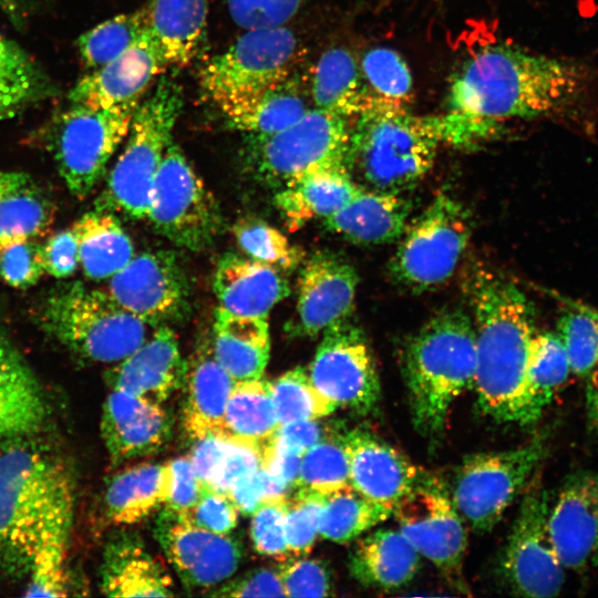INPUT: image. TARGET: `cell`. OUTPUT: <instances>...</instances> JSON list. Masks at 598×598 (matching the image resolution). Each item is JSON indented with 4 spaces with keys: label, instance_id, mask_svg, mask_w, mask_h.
<instances>
[{
    "label": "cell",
    "instance_id": "obj_58",
    "mask_svg": "<svg viewBox=\"0 0 598 598\" xmlns=\"http://www.w3.org/2000/svg\"><path fill=\"white\" fill-rule=\"evenodd\" d=\"M171 483L165 507L179 514H187L198 501L204 483L195 472L188 456L168 462Z\"/></svg>",
    "mask_w": 598,
    "mask_h": 598
},
{
    "label": "cell",
    "instance_id": "obj_22",
    "mask_svg": "<svg viewBox=\"0 0 598 598\" xmlns=\"http://www.w3.org/2000/svg\"><path fill=\"white\" fill-rule=\"evenodd\" d=\"M350 485L369 499L394 508L417 483L422 473L400 451L363 429L341 434Z\"/></svg>",
    "mask_w": 598,
    "mask_h": 598
},
{
    "label": "cell",
    "instance_id": "obj_55",
    "mask_svg": "<svg viewBox=\"0 0 598 598\" xmlns=\"http://www.w3.org/2000/svg\"><path fill=\"white\" fill-rule=\"evenodd\" d=\"M185 516L200 528L228 535L237 525L238 509L227 493L204 485L198 501Z\"/></svg>",
    "mask_w": 598,
    "mask_h": 598
},
{
    "label": "cell",
    "instance_id": "obj_20",
    "mask_svg": "<svg viewBox=\"0 0 598 598\" xmlns=\"http://www.w3.org/2000/svg\"><path fill=\"white\" fill-rule=\"evenodd\" d=\"M548 530L565 567L598 568V474L579 471L566 477L548 512Z\"/></svg>",
    "mask_w": 598,
    "mask_h": 598
},
{
    "label": "cell",
    "instance_id": "obj_50",
    "mask_svg": "<svg viewBox=\"0 0 598 598\" xmlns=\"http://www.w3.org/2000/svg\"><path fill=\"white\" fill-rule=\"evenodd\" d=\"M288 497L285 535L290 557L307 556L319 536V519L326 494L297 487Z\"/></svg>",
    "mask_w": 598,
    "mask_h": 598
},
{
    "label": "cell",
    "instance_id": "obj_59",
    "mask_svg": "<svg viewBox=\"0 0 598 598\" xmlns=\"http://www.w3.org/2000/svg\"><path fill=\"white\" fill-rule=\"evenodd\" d=\"M45 272L58 279L74 275L80 265L79 247L71 229L53 234L42 244Z\"/></svg>",
    "mask_w": 598,
    "mask_h": 598
},
{
    "label": "cell",
    "instance_id": "obj_56",
    "mask_svg": "<svg viewBox=\"0 0 598 598\" xmlns=\"http://www.w3.org/2000/svg\"><path fill=\"white\" fill-rule=\"evenodd\" d=\"M214 597H286L277 568H255L210 590Z\"/></svg>",
    "mask_w": 598,
    "mask_h": 598
},
{
    "label": "cell",
    "instance_id": "obj_23",
    "mask_svg": "<svg viewBox=\"0 0 598 598\" xmlns=\"http://www.w3.org/2000/svg\"><path fill=\"white\" fill-rule=\"evenodd\" d=\"M167 68L148 30L124 53L82 76L71 103L115 106L140 102L152 81Z\"/></svg>",
    "mask_w": 598,
    "mask_h": 598
},
{
    "label": "cell",
    "instance_id": "obj_16",
    "mask_svg": "<svg viewBox=\"0 0 598 598\" xmlns=\"http://www.w3.org/2000/svg\"><path fill=\"white\" fill-rule=\"evenodd\" d=\"M549 499L538 483L526 492L501 560L506 586L523 597L557 596L565 581L548 530Z\"/></svg>",
    "mask_w": 598,
    "mask_h": 598
},
{
    "label": "cell",
    "instance_id": "obj_54",
    "mask_svg": "<svg viewBox=\"0 0 598 598\" xmlns=\"http://www.w3.org/2000/svg\"><path fill=\"white\" fill-rule=\"evenodd\" d=\"M301 0H227L233 21L245 30L282 27Z\"/></svg>",
    "mask_w": 598,
    "mask_h": 598
},
{
    "label": "cell",
    "instance_id": "obj_5",
    "mask_svg": "<svg viewBox=\"0 0 598 598\" xmlns=\"http://www.w3.org/2000/svg\"><path fill=\"white\" fill-rule=\"evenodd\" d=\"M355 117L346 166L360 187L402 194L423 179L441 143L435 116L370 95Z\"/></svg>",
    "mask_w": 598,
    "mask_h": 598
},
{
    "label": "cell",
    "instance_id": "obj_4",
    "mask_svg": "<svg viewBox=\"0 0 598 598\" xmlns=\"http://www.w3.org/2000/svg\"><path fill=\"white\" fill-rule=\"evenodd\" d=\"M475 367V328L462 309L437 313L406 342L402 373L412 422L421 435L442 433L452 404L473 389Z\"/></svg>",
    "mask_w": 598,
    "mask_h": 598
},
{
    "label": "cell",
    "instance_id": "obj_29",
    "mask_svg": "<svg viewBox=\"0 0 598 598\" xmlns=\"http://www.w3.org/2000/svg\"><path fill=\"white\" fill-rule=\"evenodd\" d=\"M411 209L402 194L361 187L341 209L323 219V225L355 245H384L402 236Z\"/></svg>",
    "mask_w": 598,
    "mask_h": 598
},
{
    "label": "cell",
    "instance_id": "obj_19",
    "mask_svg": "<svg viewBox=\"0 0 598 598\" xmlns=\"http://www.w3.org/2000/svg\"><path fill=\"white\" fill-rule=\"evenodd\" d=\"M359 276L343 256L319 250L303 264L298 278L293 337H316L332 324L351 316Z\"/></svg>",
    "mask_w": 598,
    "mask_h": 598
},
{
    "label": "cell",
    "instance_id": "obj_10",
    "mask_svg": "<svg viewBox=\"0 0 598 598\" xmlns=\"http://www.w3.org/2000/svg\"><path fill=\"white\" fill-rule=\"evenodd\" d=\"M471 236L462 204L440 193L408 224L390 259V275L415 292L445 282L455 271Z\"/></svg>",
    "mask_w": 598,
    "mask_h": 598
},
{
    "label": "cell",
    "instance_id": "obj_62",
    "mask_svg": "<svg viewBox=\"0 0 598 598\" xmlns=\"http://www.w3.org/2000/svg\"><path fill=\"white\" fill-rule=\"evenodd\" d=\"M318 420H301L281 425L275 439L283 446L305 454L326 435Z\"/></svg>",
    "mask_w": 598,
    "mask_h": 598
},
{
    "label": "cell",
    "instance_id": "obj_61",
    "mask_svg": "<svg viewBox=\"0 0 598 598\" xmlns=\"http://www.w3.org/2000/svg\"><path fill=\"white\" fill-rule=\"evenodd\" d=\"M227 494L235 503L238 512L251 515L268 497L266 474L261 466L238 478Z\"/></svg>",
    "mask_w": 598,
    "mask_h": 598
},
{
    "label": "cell",
    "instance_id": "obj_44",
    "mask_svg": "<svg viewBox=\"0 0 598 598\" xmlns=\"http://www.w3.org/2000/svg\"><path fill=\"white\" fill-rule=\"evenodd\" d=\"M571 372L566 349L557 332H535L529 349L528 384L542 414Z\"/></svg>",
    "mask_w": 598,
    "mask_h": 598
},
{
    "label": "cell",
    "instance_id": "obj_12",
    "mask_svg": "<svg viewBox=\"0 0 598 598\" xmlns=\"http://www.w3.org/2000/svg\"><path fill=\"white\" fill-rule=\"evenodd\" d=\"M297 39L285 25L246 30L200 72V85L217 105L274 85L289 75Z\"/></svg>",
    "mask_w": 598,
    "mask_h": 598
},
{
    "label": "cell",
    "instance_id": "obj_60",
    "mask_svg": "<svg viewBox=\"0 0 598 598\" xmlns=\"http://www.w3.org/2000/svg\"><path fill=\"white\" fill-rule=\"evenodd\" d=\"M189 460L200 481L212 486L228 447V437L221 433H210L193 441Z\"/></svg>",
    "mask_w": 598,
    "mask_h": 598
},
{
    "label": "cell",
    "instance_id": "obj_49",
    "mask_svg": "<svg viewBox=\"0 0 598 598\" xmlns=\"http://www.w3.org/2000/svg\"><path fill=\"white\" fill-rule=\"evenodd\" d=\"M557 333L571 372L586 378L598 363V312L574 305L559 318Z\"/></svg>",
    "mask_w": 598,
    "mask_h": 598
},
{
    "label": "cell",
    "instance_id": "obj_24",
    "mask_svg": "<svg viewBox=\"0 0 598 598\" xmlns=\"http://www.w3.org/2000/svg\"><path fill=\"white\" fill-rule=\"evenodd\" d=\"M185 372L186 360L177 337L168 324H163L133 353L109 369L105 377L111 390L162 403L182 388Z\"/></svg>",
    "mask_w": 598,
    "mask_h": 598
},
{
    "label": "cell",
    "instance_id": "obj_27",
    "mask_svg": "<svg viewBox=\"0 0 598 598\" xmlns=\"http://www.w3.org/2000/svg\"><path fill=\"white\" fill-rule=\"evenodd\" d=\"M213 289L219 307L248 317H267L274 306L290 292L289 283L279 269L233 252L219 259Z\"/></svg>",
    "mask_w": 598,
    "mask_h": 598
},
{
    "label": "cell",
    "instance_id": "obj_41",
    "mask_svg": "<svg viewBox=\"0 0 598 598\" xmlns=\"http://www.w3.org/2000/svg\"><path fill=\"white\" fill-rule=\"evenodd\" d=\"M52 93V83L37 62L0 33V122Z\"/></svg>",
    "mask_w": 598,
    "mask_h": 598
},
{
    "label": "cell",
    "instance_id": "obj_34",
    "mask_svg": "<svg viewBox=\"0 0 598 598\" xmlns=\"http://www.w3.org/2000/svg\"><path fill=\"white\" fill-rule=\"evenodd\" d=\"M229 124L252 137L277 133L298 121L307 103L296 79H287L218 106Z\"/></svg>",
    "mask_w": 598,
    "mask_h": 598
},
{
    "label": "cell",
    "instance_id": "obj_30",
    "mask_svg": "<svg viewBox=\"0 0 598 598\" xmlns=\"http://www.w3.org/2000/svg\"><path fill=\"white\" fill-rule=\"evenodd\" d=\"M361 187L346 164L309 171L279 188L275 203L288 228L295 230L313 218H328L341 209Z\"/></svg>",
    "mask_w": 598,
    "mask_h": 598
},
{
    "label": "cell",
    "instance_id": "obj_31",
    "mask_svg": "<svg viewBox=\"0 0 598 598\" xmlns=\"http://www.w3.org/2000/svg\"><path fill=\"white\" fill-rule=\"evenodd\" d=\"M420 561L421 555L399 529L381 528L359 539L349 555L348 567L360 585L390 590L409 584Z\"/></svg>",
    "mask_w": 598,
    "mask_h": 598
},
{
    "label": "cell",
    "instance_id": "obj_53",
    "mask_svg": "<svg viewBox=\"0 0 598 598\" xmlns=\"http://www.w3.org/2000/svg\"><path fill=\"white\" fill-rule=\"evenodd\" d=\"M44 272L42 244L35 238L13 240L0 248V278L8 286L30 288Z\"/></svg>",
    "mask_w": 598,
    "mask_h": 598
},
{
    "label": "cell",
    "instance_id": "obj_2",
    "mask_svg": "<svg viewBox=\"0 0 598 598\" xmlns=\"http://www.w3.org/2000/svg\"><path fill=\"white\" fill-rule=\"evenodd\" d=\"M467 289L476 336L473 389L478 410L499 423L532 425L542 415L527 375L536 332L532 302L514 282L486 270L476 271Z\"/></svg>",
    "mask_w": 598,
    "mask_h": 598
},
{
    "label": "cell",
    "instance_id": "obj_18",
    "mask_svg": "<svg viewBox=\"0 0 598 598\" xmlns=\"http://www.w3.org/2000/svg\"><path fill=\"white\" fill-rule=\"evenodd\" d=\"M154 536L188 589L216 587L234 576L243 559L237 538L200 528L165 506L155 520Z\"/></svg>",
    "mask_w": 598,
    "mask_h": 598
},
{
    "label": "cell",
    "instance_id": "obj_36",
    "mask_svg": "<svg viewBox=\"0 0 598 598\" xmlns=\"http://www.w3.org/2000/svg\"><path fill=\"white\" fill-rule=\"evenodd\" d=\"M54 212L49 194L28 173L0 171V248L43 235Z\"/></svg>",
    "mask_w": 598,
    "mask_h": 598
},
{
    "label": "cell",
    "instance_id": "obj_26",
    "mask_svg": "<svg viewBox=\"0 0 598 598\" xmlns=\"http://www.w3.org/2000/svg\"><path fill=\"white\" fill-rule=\"evenodd\" d=\"M100 588L110 597H171L174 584L164 564L141 537L120 532L105 544L100 567Z\"/></svg>",
    "mask_w": 598,
    "mask_h": 598
},
{
    "label": "cell",
    "instance_id": "obj_14",
    "mask_svg": "<svg viewBox=\"0 0 598 598\" xmlns=\"http://www.w3.org/2000/svg\"><path fill=\"white\" fill-rule=\"evenodd\" d=\"M350 131L348 118L308 110L288 127L256 137V171L267 184L280 188L309 171L346 164Z\"/></svg>",
    "mask_w": 598,
    "mask_h": 598
},
{
    "label": "cell",
    "instance_id": "obj_25",
    "mask_svg": "<svg viewBox=\"0 0 598 598\" xmlns=\"http://www.w3.org/2000/svg\"><path fill=\"white\" fill-rule=\"evenodd\" d=\"M235 383L216 359L212 341L204 337L186 360L182 385V424L192 441L221 433L225 408Z\"/></svg>",
    "mask_w": 598,
    "mask_h": 598
},
{
    "label": "cell",
    "instance_id": "obj_11",
    "mask_svg": "<svg viewBox=\"0 0 598 598\" xmlns=\"http://www.w3.org/2000/svg\"><path fill=\"white\" fill-rule=\"evenodd\" d=\"M146 218L162 236L189 250L207 248L220 230L214 194L173 142L157 172Z\"/></svg>",
    "mask_w": 598,
    "mask_h": 598
},
{
    "label": "cell",
    "instance_id": "obj_63",
    "mask_svg": "<svg viewBox=\"0 0 598 598\" xmlns=\"http://www.w3.org/2000/svg\"><path fill=\"white\" fill-rule=\"evenodd\" d=\"M586 379V411L588 422L598 434V363Z\"/></svg>",
    "mask_w": 598,
    "mask_h": 598
},
{
    "label": "cell",
    "instance_id": "obj_57",
    "mask_svg": "<svg viewBox=\"0 0 598 598\" xmlns=\"http://www.w3.org/2000/svg\"><path fill=\"white\" fill-rule=\"evenodd\" d=\"M260 466L261 447L259 445L228 437L226 454L210 487L227 493L238 478L258 470Z\"/></svg>",
    "mask_w": 598,
    "mask_h": 598
},
{
    "label": "cell",
    "instance_id": "obj_17",
    "mask_svg": "<svg viewBox=\"0 0 598 598\" xmlns=\"http://www.w3.org/2000/svg\"><path fill=\"white\" fill-rule=\"evenodd\" d=\"M109 295L154 327L183 320L189 311V283L177 257L167 250L134 255L110 278Z\"/></svg>",
    "mask_w": 598,
    "mask_h": 598
},
{
    "label": "cell",
    "instance_id": "obj_3",
    "mask_svg": "<svg viewBox=\"0 0 598 598\" xmlns=\"http://www.w3.org/2000/svg\"><path fill=\"white\" fill-rule=\"evenodd\" d=\"M30 437L0 447V571L7 575L28 574L43 524L73 502L71 475L61 457Z\"/></svg>",
    "mask_w": 598,
    "mask_h": 598
},
{
    "label": "cell",
    "instance_id": "obj_38",
    "mask_svg": "<svg viewBox=\"0 0 598 598\" xmlns=\"http://www.w3.org/2000/svg\"><path fill=\"white\" fill-rule=\"evenodd\" d=\"M73 502L56 508L43 524L29 568L27 597L68 595L66 554L72 524Z\"/></svg>",
    "mask_w": 598,
    "mask_h": 598
},
{
    "label": "cell",
    "instance_id": "obj_32",
    "mask_svg": "<svg viewBox=\"0 0 598 598\" xmlns=\"http://www.w3.org/2000/svg\"><path fill=\"white\" fill-rule=\"evenodd\" d=\"M212 347L218 362L236 382L262 378L270 355L267 317L239 316L218 307Z\"/></svg>",
    "mask_w": 598,
    "mask_h": 598
},
{
    "label": "cell",
    "instance_id": "obj_45",
    "mask_svg": "<svg viewBox=\"0 0 598 598\" xmlns=\"http://www.w3.org/2000/svg\"><path fill=\"white\" fill-rule=\"evenodd\" d=\"M279 425L301 420H320L337 406L311 382L308 372L297 367L270 382Z\"/></svg>",
    "mask_w": 598,
    "mask_h": 598
},
{
    "label": "cell",
    "instance_id": "obj_9",
    "mask_svg": "<svg viewBox=\"0 0 598 598\" xmlns=\"http://www.w3.org/2000/svg\"><path fill=\"white\" fill-rule=\"evenodd\" d=\"M546 450L547 437L539 433L514 448L466 456L448 491L465 525L476 533L492 529L523 491Z\"/></svg>",
    "mask_w": 598,
    "mask_h": 598
},
{
    "label": "cell",
    "instance_id": "obj_7",
    "mask_svg": "<svg viewBox=\"0 0 598 598\" xmlns=\"http://www.w3.org/2000/svg\"><path fill=\"white\" fill-rule=\"evenodd\" d=\"M183 107L179 84L161 78L135 109L123 152L110 171L99 209L147 217L155 178Z\"/></svg>",
    "mask_w": 598,
    "mask_h": 598
},
{
    "label": "cell",
    "instance_id": "obj_1",
    "mask_svg": "<svg viewBox=\"0 0 598 598\" xmlns=\"http://www.w3.org/2000/svg\"><path fill=\"white\" fill-rule=\"evenodd\" d=\"M598 76L584 62L509 44L474 52L452 76L448 112L493 135L499 122L550 118L586 128L597 111Z\"/></svg>",
    "mask_w": 598,
    "mask_h": 598
},
{
    "label": "cell",
    "instance_id": "obj_28",
    "mask_svg": "<svg viewBox=\"0 0 598 598\" xmlns=\"http://www.w3.org/2000/svg\"><path fill=\"white\" fill-rule=\"evenodd\" d=\"M49 413L42 386L13 342L0 332V444L33 436Z\"/></svg>",
    "mask_w": 598,
    "mask_h": 598
},
{
    "label": "cell",
    "instance_id": "obj_46",
    "mask_svg": "<svg viewBox=\"0 0 598 598\" xmlns=\"http://www.w3.org/2000/svg\"><path fill=\"white\" fill-rule=\"evenodd\" d=\"M349 485V462L341 435L326 434L303 454L296 486L329 494Z\"/></svg>",
    "mask_w": 598,
    "mask_h": 598
},
{
    "label": "cell",
    "instance_id": "obj_39",
    "mask_svg": "<svg viewBox=\"0 0 598 598\" xmlns=\"http://www.w3.org/2000/svg\"><path fill=\"white\" fill-rule=\"evenodd\" d=\"M311 96L317 109L346 118L362 111L370 94L348 50L332 48L322 53L315 68Z\"/></svg>",
    "mask_w": 598,
    "mask_h": 598
},
{
    "label": "cell",
    "instance_id": "obj_52",
    "mask_svg": "<svg viewBox=\"0 0 598 598\" xmlns=\"http://www.w3.org/2000/svg\"><path fill=\"white\" fill-rule=\"evenodd\" d=\"M286 597H328L333 580L328 566L307 556L289 557L276 566Z\"/></svg>",
    "mask_w": 598,
    "mask_h": 598
},
{
    "label": "cell",
    "instance_id": "obj_37",
    "mask_svg": "<svg viewBox=\"0 0 598 598\" xmlns=\"http://www.w3.org/2000/svg\"><path fill=\"white\" fill-rule=\"evenodd\" d=\"M72 230L80 265L87 278H111L135 255L131 238L112 212L99 208L87 212L74 223Z\"/></svg>",
    "mask_w": 598,
    "mask_h": 598
},
{
    "label": "cell",
    "instance_id": "obj_42",
    "mask_svg": "<svg viewBox=\"0 0 598 598\" xmlns=\"http://www.w3.org/2000/svg\"><path fill=\"white\" fill-rule=\"evenodd\" d=\"M392 512V508L369 499L349 485L326 494L319 536L347 544L383 523Z\"/></svg>",
    "mask_w": 598,
    "mask_h": 598
},
{
    "label": "cell",
    "instance_id": "obj_13",
    "mask_svg": "<svg viewBox=\"0 0 598 598\" xmlns=\"http://www.w3.org/2000/svg\"><path fill=\"white\" fill-rule=\"evenodd\" d=\"M392 515L399 530L419 554L452 586L465 590L463 565L467 534L445 485L422 473L414 487L394 506Z\"/></svg>",
    "mask_w": 598,
    "mask_h": 598
},
{
    "label": "cell",
    "instance_id": "obj_40",
    "mask_svg": "<svg viewBox=\"0 0 598 598\" xmlns=\"http://www.w3.org/2000/svg\"><path fill=\"white\" fill-rule=\"evenodd\" d=\"M279 427L270 382L237 381L225 408L221 434L262 447Z\"/></svg>",
    "mask_w": 598,
    "mask_h": 598
},
{
    "label": "cell",
    "instance_id": "obj_47",
    "mask_svg": "<svg viewBox=\"0 0 598 598\" xmlns=\"http://www.w3.org/2000/svg\"><path fill=\"white\" fill-rule=\"evenodd\" d=\"M234 237L248 257L277 269L292 270L303 259L302 250L277 228L257 218H243L233 226Z\"/></svg>",
    "mask_w": 598,
    "mask_h": 598
},
{
    "label": "cell",
    "instance_id": "obj_51",
    "mask_svg": "<svg viewBox=\"0 0 598 598\" xmlns=\"http://www.w3.org/2000/svg\"><path fill=\"white\" fill-rule=\"evenodd\" d=\"M288 496L267 498L251 515L250 537L255 550L278 563L290 557L285 518Z\"/></svg>",
    "mask_w": 598,
    "mask_h": 598
},
{
    "label": "cell",
    "instance_id": "obj_15",
    "mask_svg": "<svg viewBox=\"0 0 598 598\" xmlns=\"http://www.w3.org/2000/svg\"><path fill=\"white\" fill-rule=\"evenodd\" d=\"M308 374L337 408L365 415L379 404L381 389L372 351L350 317L322 332Z\"/></svg>",
    "mask_w": 598,
    "mask_h": 598
},
{
    "label": "cell",
    "instance_id": "obj_43",
    "mask_svg": "<svg viewBox=\"0 0 598 598\" xmlns=\"http://www.w3.org/2000/svg\"><path fill=\"white\" fill-rule=\"evenodd\" d=\"M146 31V7L107 19L79 37L81 60L91 70L103 66L140 41Z\"/></svg>",
    "mask_w": 598,
    "mask_h": 598
},
{
    "label": "cell",
    "instance_id": "obj_8",
    "mask_svg": "<svg viewBox=\"0 0 598 598\" xmlns=\"http://www.w3.org/2000/svg\"><path fill=\"white\" fill-rule=\"evenodd\" d=\"M138 103H71L58 118L48 148L73 196L86 197L105 175L111 158L127 136Z\"/></svg>",
    "mask_w": 598,
    "mask_h": 598
},
{
    "label": "cell",
    "instance_id": "obj_48",
    "mask_svg": "<svg viewBox=\"0 0 598 598\" xmlns=\"http://www.w3.org/2000/svg\"><path fill=\"white\" fill-rule=\"evenodd\" d=\"M362 78L371 96L404 105L413 95V80L404 59L393 49L369 50L361 62Z\"/></svg>",
    "mask_w": 598,
    "mask_h": 598
},
{
    "label": "cell",
    "instance_id": "obj_35",
    "mask_svg": "<svg viewBox=\"0 0 598 598\" xmlns=\"http://www.w3.org/2000/svg\"><path fill=\"white\" fill-rule=\"evenodd\" d=\"M168 462L142 463L116 473L104 493L106 518L115 525H131L163 507L169 491Z\"/></svg>",
    "mask_w": 598,
    "mask_h": 598
},
{
    "label": "cell",
    "instance_id": "obj_21",
    "mask_svg": "<svg viewBox=\"0 0 598 598\" xmlns=\"http://www.w3.org/2000/svg\"><path fill=\"white\" fill-rule=\"evenodd\" d=\"M100 427L110 460L117 465L163 448L172 436L173 419L159 402L111 390Z\"/></svg>",
    "mask_w": 598,
    "mask_h": 598
},
{
    "label": "cell",
    "instance_id": "obj_6",
    "mask_svg": "<svg viewBox=\"0 0 598 598\" xmlns=\"http://www.w3.org/2000/svg\"><path fill=\"white\" fill-rule=\"evenodd\" d=\"M37 321L66 350L90 362H118L146 340L142 319L109 292L78 281L53 289L40 305Z\"/></svg>",
    "mask_w": 598,
    "mask_h": 598
},
{
    "label": "cell",
    "instance_id": "obj_33",
    "mask_svg": "<svg viewBox=\"0 0 598 598\" xmlns=\"http://www.w3.org/2000/svg\"><path fill=\"white\" fill-rule=\"evenodd\" d=\"M147 30L167 66H185L203 42L207 0H151L146 7Z\"/></svg>",
    "mask_w": 598,
    "mask_h": 598
}]
</instances>
